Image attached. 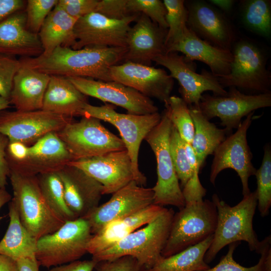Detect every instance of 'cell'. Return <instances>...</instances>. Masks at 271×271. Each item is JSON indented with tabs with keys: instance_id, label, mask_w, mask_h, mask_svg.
I'll return each instance as SVG.
<instances>
[{
	"instance_id": "6da1fadb",
	"label": "cell",
	"mask_w": 271,
	"mask_h": 271,
	"mask_svg": "<svg viewBox=\"0 0 271 271\" xmlns=\"http://www.w3.org/2000/svg\"><path fill=\"white\" fill-rule=\"evenodd\" d=\"M126 47L90 46L74 50L60 46L47 56L20 60L22 64L50 76L81 77L111 81L110 68L123 60Z\"/></svg>"
},
{
	"instance_id": "7a4b0ae2",
	"label": "cell",
	"mask_w": 271,
	"mask_h": 271,
	"mask_svg": "<svg viewBox=\"0 0 271 271\" xmlns=\"http://www.w3.org/2000/svg\"><path fill=\"white\" fill-rule=\"evenodd\" d=\"M212 201L217 211V221L211 244L204 261L208 264L224 246L235 242L246 241L251 251H256L260 241L253 228V218L257 205L256 191L243 196L242 200L231 207L214 194Z\"/></svg>"
},
{
	"instance_id": "3957f363",
	"label": "cell",
	"mask_w": 271,
	"mask_h": 271,
	"mask_svg": "<svg viewBox=\"0 0 271 271\" xmlns=\"http://www.w3.org/2000/svg\"><path fill=\"white\" fill-rule=\"evenodd\" d=\"M174 213L173 209L164 207L144 227L92 256V259L98 262L128 255L138 260L142 269L152 267L162 256V252L168 238Z\"/></svg>"
},
{
	"instance_id": "277c9868",
	"label": "cell",
	"mask_w": 271,
	"mask_h": 271,
	"mask_svg": "<svg viewBox=\"0 0 271 271\" xmlns=\"http://www.w3.org/2000/svg\"><path fill=\"white\" fill-rule=\"evenodd\" d=\"M9 177L13 192L11 201L16 207L22 225L32 236L38 240L54 232L65 223L47 205L37 176L10 169Z\"/></svg>"
},
{
	"instance_id": "5b68a950",
	"label": "cell",
	"mask_w": 271,
	"mask_h": 271,
	"mask_svg": "<svg viewBox=\"0 0 271 271\" xmlns=\"http://www.w3.org/2000/svg\"><path fill=\"white\" fill-rule=\"evenodd\" d=\"M217 221V211L212 201H186L185 206L174 214L162 256H171L202 242L214 234Z\"/></svg>"
},
{
	"instance_id": "8992f818",
	"label": "cell",
	"mask_w": 271,
	"mask_h": 271,
	"mask_svg": "<svg viewBox=\"0 0 271 271\" xmlns=\"http://www.w3.org/2000/svg\"><path fill=\"white\" fill-rule=\"evenodd\" d=\"M81 116L103 120L118 129L131 160L134 181L140 186L146 185L147 178L139 166L140 148L147 134L160 122L162 115L158 112L146 115L120 113L115 110L112 104L94 106L88 103Z\"/></svg>"
},
{
	"instance_id": "52a82bcc",
	"label": "cell",
	"mask_w": 271,
	"mask_h": 271,
	"mask_svg": "<svg viewBox=\"0 0 271 271\" xmlns=\"http://www.w3.org/2000/svg\"><path fill=\"white\" fill-rule=\"evenodd\" d=\"M92 236L86 219L67 221L54 232L37 240L36 258L40 266L47 268L79 260L87 253Z\"/></svg>"
},
{
	"instance_id": "ba28073f",
	"label": "cell",
	"mask_w": 271,
	"mask_h": 271,
	"mask_svg": "<svg viewBox=\"0 0 271 271\" xmlns=\"http://www.w3.org/2000/svg\"><path fill=\"white\" fill-rule=\"evenodd\" d=\"M172 126L164 111L160 122L147 134L145 140L154 152L157 161V181L152 188L153 204L162 207L171 205L181 209L185 206V201L170 152Z\"/></svg>"
},
{
	"instance_id": "9c48e42d",
	"label": "cell",
	"mask_w": 271,
	"mask_h": 271,
	"mask_svg": "<svg viewBox=\"0 0 271 271\" xmlns=\"http://www.w3.org/2000/svg\"><path fill=\"white\" fill-rule=\"evenodd\" d=\"M230 71L217 77L223 88L235 87L258 93L270 92L271 74L266 67V58L255 43L240 39L234 43Z\"/></svg>"
},
{
	"instance_id": "30bf717a",
	"label": "cell",
	"mask_w": 271,
	"mask_h": 271,
	"mask_svg": "<svg viewBox=\"0 0 271 271\" xmlns=\"http://www.w3.org/2000/svg\"><path fill=\"white\" fill-rule=\"evenodd\" d=\"M57 134L74 160L126 150L120 138L107 129L100 120L92 117L82 116L78 121H72Z\"/></svg>"
},
{
	"instance_id": "8fae6325",
	"label": "cell",
	"mask_w": 271,
	"mask_h": 271,
	"mask_svg": "<svg viewBox=\"0 0 271 271\" xmlns=\"http://www.w3.org/2000/svg\"><path fill=\"white\" fill-rule=\"evenodd\" d=\"M224 95L203 94L198 107L210 120L217 117L227 132L237 129L242 118L257 109L271 106V93L247 94L235 87Z\"/></svg>"
},
{
	"instance_id": "7c38bea8",
	"label": "cell",
	"mask_w": 271,
	"mask_h": 271,
	"mask_svg": "<svg viewBox=\"0 0 271 271\" xmlns=\"http://www.w3.org/2000/svg\"><path fill=\"white\" fill-rule=\"evenodd\" d=\"M253 114L252 112L247 115L236 131L226 138L216 149L213 154L209 177L210 182L214 185L221 171L226 169L234 170L240 179L243 196L250 192L248 180L250 176L255 175L256 171L251 162L252 155L246 138Z\"/></svg>"
},
{
	"instance_id": "4fadbf2b",
	"label": "cell",
	"mask_w": 271,
	"mask_h": 271,
	"mask_svg": "<svg viewBox=\"0 0 271 271\" xmlns=\"http://www.w3.org/2000/svg\"><path fill=\"white\" fill-rule=\"evenodd\" d=\"M72 117H67L43 109L33 111L0 112V133L10 142H18L26 145L33 144L51 132H58Z\"/></svg>"
},
{
	"instance_id": "5bb4252c",
	"label": "cell",
	"mask_w": 271,
	"mask_h": 271,
	"mask_svg": "<svg viewBox=\"0 0 271 271\" xmlns=\"http://www.w3.org/2000/svg\"><path fill=\"white\" fill-rule=\"evenodd\" d=\"M153 61L166 68L170 75L178 81L181 98L189 106L198 105L205 91H212L215 95H224L227 93L217 76L206 70H203L201 73H197L193 61L178 52H165Z\"/></svg>"
},
{
	"instance_id": "9a60e30c",
	"label": "cell",
	"mask_w": 271,
	"mask_h": 271,
	"mask_svg": "<svg viewBox=\"0 0 271 271\" xmlns=\"http://www.w3.org/2000/svg\"><path fill=\"white\" fill-rule=\"evenodd\" d=\"M139 14L117 20L93 12L78 19L74 27L76 42L74 50L86 47H126V38L130 23Z\"/></svg>"
},
{
	"instance_id": "2e32d148",
	"label": "cell",
	"mask_w": 271,
	"mask_h": 271,
	"mask_svg": "<svg viewBox=\"0 0 271 271\" xmlns=\"http://www.w3.org/2000/svg\"><path fill=\"white\" fill-rule=\"evenodd\" d=\"M67 78L85 95L120 106L129 114L146 115L158 112L150 98L120 83L81 77Z\"/></svg>"
},
{
	"instance_id": "e0dca14e",
	"label": "cell",
	"mask_w": 271,
	"mask_h": 271,
	"mask_svg": "<svg viewBox=\"0 0 271 271\" xmlns=\"http://www.w3.org/2000/svg\"><path fill=\"white\" fill-rule=\"evenodd\" d=\"M185 3L188 11V28L212 45L231 51L237 41V35L224 14L203 1Z\"/></svg>"
},
{
	"instance_id": "ac0fdd59",
	"label": "cell",
	"mask_w": 271,
	"mask_h": 271,
	"mask_svg": "<svg viewBox=\"0 0 271 271\" xmlns=\"http://www.w3.org/2000/svg\"><path fill=\"white\" fill-rule=\"evenodd\" d=\"M153 201L152 188L144 187L132 181L84 218L88 221L94 234L108 223L133 214L153 204Z\"/></svg>"
},
{
	"instance_id": "d6986e66",
	"label": "cell",
	"mask_w": 271,
	"mask_h": 271,
	"mask_svg": "<svg viewBox=\"0 0 271 271\" xmlns=\"http://www.w3.org/2000/svg\"><path fill=\"white\" fill-rule=\"evenodd\" d=\"M67 165L81 170L99 183L103 195L112 194L134 181L131 160L126 150L74 160Z\"/></svg>"
},
{
	"instance_id": "ffe728a7",
	"label": "cell",
	"mask_w": 271,
	"mask_h": 271,
	"mask_svg": "<svg viewBox=\"0 0 271 271\" xmlns=\"http://www.w3.org/2000/svg\"><path fill=\"white\" fill-rule=\"evenodd\" d=\"M112 81L120 83L145 96L166 103L171 96L174 79L163 69L125 62L110 69Z\"/></svg>"
},
{
	"instance_id": "44dd1931",
	"label": "cell",
	"mask_w": 271,
	"mask_h": 271,
	"mask_svg": "<svg viewBox=\"0 0 271 271\" xmlns=\"http://www.w3.org/2000/svg\"><path fill=\"white\" fill-rule=\"evenodd\" d=\"M73 158L57 132H49L28 148L27 158L19 162L8 161L10 169L29 175L57 172Z\"/></svg>"
},
{
	"instance_id": "7402d4cb",
	"label": "cell",
	"mask_w": 271,
	"mask_h": 271,
	"mask_svg": "<svg viewBox=\"0 0 271 271\" xmlns=\"http://www.w3.org/2000/svg\"><path fill=\"white\" fill-rule=\"evenodd\" d=\"M66 204L75 219L84 218L99 204L103 187L81 170L67 165L57 172Z\"/></svg>"
},
{
	"instance_id": "603a6c76",
	"label": "cell",
	"mask_w": 271,
	"mask_h": 271,
	"mask_svg": "<svg viewBox=\"0 0 271 271\" xmlns=\"http://www.w3.org/2000/svg\"><path fill=\"white\" fill-rule=\"evenodd\" d=\"M136 21L127 34V52L123 60L150 66L157 56L166 51L168 30L160 27L143 14Z\"/></svg>"
},
{
	"instance_id": "cb8c5ba5",
	"label": "cell",
	"mask_w": 271,
	"mask_h": 271,
	"mask_svg": "<svg viewBox=\"0 0 271 271\" xmlns=\"http://www.w3.org/2000/svg\"><path fill=\"white\" fill-rule=\"evenodd\" d=\"M171 52L182 53L191 61L205 63L217 77L227 75L230 71L233 59L231 51L212 45L198 37L188 27L178 40L166 48L165 52Z\"/></svg>"
},
{
	"instance_id": "d4e9b609",
	"label": "cell",
	"mask_w": 271,
	"mask_h": 271,
	"mask_svg": "<svg viewBox=\"0 0 271 271\" xmlns=\"http://www.w3.org/2000/svg\"><path fill=\"white\" fill-rule=\"evenodd\" d=\"M43 53L38 34L27 27L25 11H19L0 22L1 55L32 58Z\"/></svg>"
},
{
	"instance_id": "484cf974",
	"label": "cell",
	"mask_w": 271,
	"mask_h": 271,
	"mask_svg": "<svg viewBox=\"0 0 271 271\" xmlns=\"http://www.w3.org/2000/svg\"><path fill=\"white\" fill-rule=\"evenodd\" d=\"M164 208L152 204L133 214L108 223L97 233L92 234L88 245L87 253L93 256L112 246L147 224Z\"/></svg>"
},
{
	"instance_id": "4316f807",
	"label": "cell",
	"mask_w": 271,
	"mask_h": 271,
	"mask_svg": "<svg viewBox=\"0 0 271 271\" xmlns=\"http://www.w3.org/2000/svg\"><path fill=\"white\" fill-rule=\"evenodd\" d=\"M50 78V75L22 64L14 77L10 103L19 111L41 109Z\"/></svg>"
},
{
	"instance_id": "83f0119b",
	"label": "cell",
	"mask_w": 271,
	"mask_h": 271,
	"mask_svg": "<svg viewBox=\"0 0 271 271\" xmlns=\"http://www.w3.org/2000/svg\"><path fill=\"white\" fill-rule=\"evenodd\" d=\"M88 103L87 96L67 77L51 75L41 109L72 117L81 116Z\"/></svg>"
},
{
	"instance_id": "f1b7e54d",
	"label": "cell",
	"mask_w": 271,
	"mask_h": 271,
	"mask_svg": "<svg viewBox=\"0 0 271 271\" xmlns=\"http://www.w3.org/2000/svg\"><path fill=\"white\" fill-rule=\"evenodd\" d=\"M77 20L57 4L38 34L43 48L41 55H48L60 46L72 48L76 42L74 27Z\"/></svg>"
},
{
	"instance_id": "f546056e",
	"label": "cell",
	"mask_w": 271,
	"mask_h": 271,
	"mask_svg": "<svg viewBox=\"0 0 271 271\" xmlns=\"http://www.w3.org/2000/svg\"><path fill=\"white\" fill-rule=\"evenodd\" d=\"M10 222L0 241V254L16 261L21 258L36 257L37 240L22 225L14 203L9 205Z\"/></svg>"
},
{
	"instance_id": "4dcf8cb0",
	"label": "cell",
	"mask_w": 271,
	"mask_h": 271,
	"mask_svg": "<svg viewBox=\"0 0 271 271\" xmlns=\"http://www.w3.org/2000/svg\"><path fill=\"white\" fill-rule=\"evenodd\" d=\"M194 125V134L191 143L200 169L209 155H213L220 144L226 139L225 128H218L200 111L198 105L189 106Z\"/></svg>"
},
{
	"instance_id": "1f68e13d",
	"label": "cell",
	"mask_w": 271,
	"mask_h": 271,
	"mask_svg": "<svg viewBox=\"0 0 271 271\" xmlns=\"http://www.w3.org/2000/svg\"><path fill=\"white\" fill-rule=\"evenodd\" d=\"M213 234L202 242L168 257H162L152 267L141 271H202L210 267L204 261Z\"/></svg>"
},
{
	"instance_id": "d6a6232c",
	"label": "cell",
	"mask_w": 271,
	"mask_h": 271,
	"mask_svg": "<svg viewBox=\"0 0 271 271\" xmlns=\"http://www.w3.org/2000/svg\"><path fill=\"white\" fill-rule=\"evenodd\" d=\"M42 195L51 210L64 222L75 219L64 196L63 183L57 172L37 176Z\"/></svg>"
},
{
	"instance_id": "836d02e7",
	"label": "cell",
	"mask_w": 271,
	"mask_h": 271,
	"mask_svg": "<svg viewBox=\"0 0 271 271\" xmlns=\"http://www.w3.org/2000/svg\"><path fill=\"white\" fill-rule=\"evenodd\" d=\"M243 23L250 31L266 38L271 34V2L245 0L240 2Z\"/></svg>"
},
{
	"instance_id": "e575fe53",
	"label": "cell",
	"mask_w": 271,
	"mask_h": 271,
	"mask_svg": "<svg viewBox=\"0 0 271 271\" xmlns=\"http://www.w3.org/2000/svg\"><path fill=\"white\" fill-rule=\"evenodd\" d=\"M164 104V111L173 126L183 141L191 144L194 134V125L189 105L181 97L176 96H171Z\"/></svg>"
},
{
	"instance_id": "d590c367",
	"label": "cell",
	"mask_w": 271,
	"mask_h": 271,
	"mask_svg": "<svg viewBox=\"0 0 271 271\" xmlns=\"http://www.w3.org/2000/svg\"><path fill=\"white\" fill-rule=\"evenodd\" d=\"M257 207L261 217L267 216L271 206V148L264 147V155L259 168L256 170Z\"/></svg>"
},
{
	"instance_id": "8d00e7d4",
	"label": "cell",
	"mask_w": 271,
	"mask_h": 271,
	"mask_svg": "<svg viewBox=\"0 0 271 271\" xmlns=\"http://www.w3.org/2000/svg\"><path fill=\"white\" fill-rule=\"evenodd\" d=\"M167 14L165 48L178 40L187 27L188 11L183 0H164ZM166 52V51H165Z\"/></svg>"
},
{
	"instance_id": "74e56055",
	"label": "cell",
	"mask_w": 271,
	"mask_h": 271,
	"mask_svg": "<svg viewBox=\"0 0 271 271\" xmlns=\"http://www.w3.org/2000/svg\"><path fill=\"white\" fill-rule=\"evenodd\" d=\"M169 148L174 168L178 180L180 181V185L182 189L195 173L188 161L184 141L173 125L169 138Z\"/></svg>"
},
{
	"instance_id": "f35d334b",
	"label": "cell",
	"mask_w": 271,
	"mask_h": 271,
	"mask_svg": "<svg viewBox=\"0 0 271 271\" xmlns=\"http://www.w3.org/2000/svg\"><path fill=\"white\" fill-rule=\"evenodd\" d=\"M127 10L129 14L141 13L149 17L160 27L168 30L167 10L160 0H127Z\"/></svg>"
},
{
	"instance_id": "ab89813d",
	"label": "cell",
	"mask_w": 271,
	"mask_h": 271,
	"mask_svg": "<svg viewBox=\"0 0 271 271\" xmlns=\"http://www.w3.org/2000/svg\"><path fill=\"white\" fill-rule=\"evenodd\" d=\"M58 0H28L26 9V24L31 32L38 34L48 15Z\"/></svg>"
},
{
	"instance_id": "60d3db41",
	"label": "cell",
	"mask_w": 271,
	"mask_h": 271,
	"mask_svg": "<svg viewBox=\"0 0 271 271\" xmlns=\"http://www.w3.org/2000/svg\"><path fill=\"white\" fill-rule=\"evenodd\" d=\"M21 66L20 60L0 54V96L10 99L14 77Z\"/></svg>"
},
{
	"instance_id": "b9f144b4",
	"label": "cell",
	"mask_w": 271,
	"mask_h": 271,
	"mask_svg": "<svg viewBox=\"0 0 271 271\" xmlns=\"http://www.w3.org/2000/svg\"><path fill=\"white\" fill-rule=\"evenodd\" d=\"M240 242H235L229 244L227 253L222 256L217 264L202 271H266L261 256L258 263L251 267H244L235 261L233 258L234 251Z\"/></svg>"
},
{
	"instance_id": "7bdbcfd3",
	"label": "cell",
	"mask_w": 271,
	"mask_h": 271,
	"mask_svg": "<svg viewBox=\"0 0 271 271\" xmlns=\"http://www.w3.org/2000/svg\"><path fill=\"white\" fill-rule=\"evenodd\" d=\"M96 271H141L142 268L138 260L131 256H123L111 260L96 262Z\"/></svg>"
},
{
	"instance_id": "ee69618b",
	"label": "cell",
	"mask_w": 271,
	"mask_h": 271,
	"mask_svg": "<svg viewBox=\"0 0 271 271\" xmlns=\"http://www.w3.org/2000/svg\"><path fill=\"white\" fill-rule=\"evenodd\" d=\"M98 0H58L57 5L71 17L78 19L95 12Z\"/></svg>"
},
{
	"instance_id": "f6af8a7d",
	"label": "cell",
	"mask_w": 271,
	"mask_h": 271,
	"mask_svg": "<svg viewBox=\"0 0 271 271\" xmlns=\"http://www.w3.org/2000/svg\"><path fill=\"white\" fill-rule=\"evenodd\" d=\"M127 0H101L98 1L96 13L109 18L120 20L132 14L127 11Z\"/></svg>"
},
{
	"instance_id": "bcb514c9",
	"label": "cell",
	"mask_w": 271,
	"mask_h": 271,
	"mask_svg": "<svg viewBox=\"0 0 271 271\" xmlns=\"http://www.w3.org/2000/svg\"><path fill=\"white\" fill-rule=\"evenodd\" d=\"M9 140L0 133V188H5L10 173V168L7 158V148Z\"/></svg>"
},
{
	"instance_id": "7dc6e473",
	"label": "cell",
	"mask_w": 271,
	"mask_h": 271,
	"mask_svg": "<svg viewBox=\"0 0 271 271\" xmlns=\"http://www.w3.org/2000/svg\"><path fill=\"white\" fill-rule=\"evenodd\" d=\"M28 148L22 143L9 141L7 148L8 161L19 162L24 160L28 154Z\"/></svg>"
},
{
	"instance_id": "c3c4849f",
	"label": "cell",
	"mask_w": 271,
	"mask_h": 271,
	"mask_svg": "<svg viewBox=\"0 0 271 271\" xmlns=\"http://www.w3.org/2000/svg\"><path fill=\"white\" fill-rule=\"evenodd\" d=\"M96 261L90 260H77L66 264L51 267L48 271H93Z\"/></svg>"
},
{
	"instance_id": "681fc988",
	"label": "cell",
	"mask_w": 271,
	"mask_h": 271,
	"mask_svg": "<svg viewBox=\"0 0 271 271\" xmlns=\"http://www.w3.org/2000/svg\"><path fill=\"white\" fill-rule=\"evenodd\" d=\"M25 4L23 0H0V22L22 11Z\"/></svg>"
},
{
	"instance_id": "f907efd6",
	"label": "cell",
	"mask_w": 271,
	"mask_h": 271,
	"mask_svg": "<svg viewBox=\"0 0 271 271\" xmlns=\"http://www.w3.org/2000/svg\"><path fill=\"white\" fill-rule=\"evenodd\" d=\"M17 262L18 271H39L40 265L36 257L21 258Z\"/></svg>"
},
{
	"instance_id": "816d5d0a",
	"label": "cell",
	"mask_w": 271,
	"mask_h": 271,
	"mask_svg": "<svg viewBox=\"0 0 271 271\" xmlns=\"http://www.w3.org/2000/svg\"><path fill=\"white\" fill-rule=\"evenodd\" d=\"M184 146L188 162L194 173H199L197 158L191 144L184 141Z\"/></svg>"
},
{
	"instance_id": "f5cc1de1",
	"label": "cell",
	"mask_w": 271,
	"mask_h": 271,
	"mask_svg": "<svg viewBox=\"0 0 271 271\" xmlns=\"http://www.w3.org/2000/svg\"><path fill=\"white\" fill-rule=\"evenodd\" d=\"M0 271H18L17 261L0 254Z\"/></svg>"
},
{
	"instance_id": "db71d44e",
	"label": "cell",
	"mask_w": 271,
	"mask_h": 271,
	"mask_svg": "<svg viewBox=\"0 0 271 271\" xmlns=\"http://www.w3.org/2000/svg\"><path fill=\"white\" fill-rule=\"evenodd\" d=\"M208 2L217 7L223 13H229L235 3V1L233 0H209Z\"/></svg>"
},
{
	"instance_id": "11a10c76",
	"label": "cell",
	"mask_w": 271,
	"mask_h": 271,
	"mask_svg": "<svg viewBox=\"0 0 271 271\" xmlns=\"http://www.w3.org/2000/svg\"><path fill=\"white\" fill-rule=\"evenodd\" d=\"M11 199L12 196L6 188H0V209Z\"/></svg>"
},
{
	"instance_id": "9f6ffc18",
	"label": "cell",
	"mask_w": 271,
	"mask_h": 271,
	"mask_svg": "<svg viewBox=\"0 0 271 271\" xmlns=\"http://www.w3.org/2000/svg\"><path fill=\"white\" fill-rule=\"evenodd\" d=\"M10 103V99L0 96V112L8 108Z\"/></svg>"
}]
</instances>
